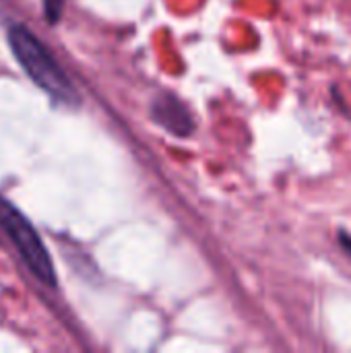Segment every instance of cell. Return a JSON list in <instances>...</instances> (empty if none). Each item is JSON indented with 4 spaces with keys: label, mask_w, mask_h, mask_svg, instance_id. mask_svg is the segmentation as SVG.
Wrapping results in <instances>:
<instances>
[{
    "label": "cell",
    "mask_w": 351,
    "mask_h": 353,
    "mask_svg": "<svg viewBox=\"0 0 351 353\" xmlns=\"http://www.w3.org/2000/svg\"><path fill=\"white\" fill-rule=\"evenodd\" d=\"M8 43L17 62L29 74V79L39 89H43L52 99L60 103L79 101V95L70 79L64 74L62 66L56 62V58L50 54V50L39 41V37L33 31L17 23L8 29Z\"/></svg>",
    "instance_id": "obj_1"
},
{
    "label": "cell",
    "mask_w": 351,
    "mask_h": 353,
    "mask_svg": "<svg viewBox=\"0 0 351 353\" xmlns=\"http://www.w3.org/2000/svg\"><path fill=\"white\" fill-rule=\"evenodd\" d=\"M0 228L17 248L21 261L27 265L31 275L39 279L43 285L54 288L56 285L54 265L39 234L35 232L31 221L17 207H12L4 196H0Z\"/></svg>",
    "instance_id": "obj_2"
},
{
    "label": "cell",
    "mask_w": 351,
    "mask_h": 353,
    "mask_svg": "<svg viewBox=\"0 0 351 353\" xmlns=\"http://www.w3.org/2000/svg\"><path fill=\"white\" fill-rule=\"evenodd\" d=\"M43 6H46V17L50 23H56L62 14V6H64V0H43Z\"/></svg>",
    "instance_id": "obj_4"
},
{
    "label": "cell",
    "mask_w": 351,
    "mask_h": 353,
    "mask_svg": "<svg viewBox=\"0 0 351 353\" xmlns=\"http://www.w3.org/2000/svg\"><path fill=\"white\" fill-rule=\"evenodd\" d=\"M153 118L172 134L186 137L192 132V118L184 108V103L174 95H161L153 103Z\"/></svg>",
    "instance_id": "obj_3"
}]
</instances>
